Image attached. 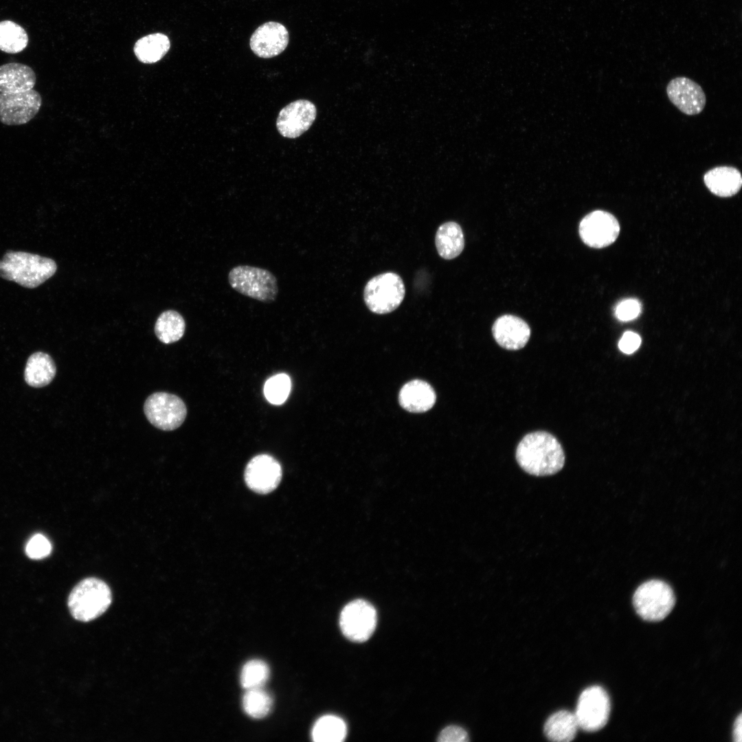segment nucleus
<instances>
[{
    "mask_svg": "<svg viewBox=\"0 0 742 742\" xmlns=\"http://www.w3.org/2000/svg\"><path fill=\"white\" fill-rule=\"evenodd\" d=\"M316 115V106L311 101L303 99L293 101L279 112L277 129L284 137H298L311 127Z\"/></svg>",
    "mask_w": 742,
    "mask_h": 742,
    "instance_id": "obj_12",
    "label": "nucleus"
},
{
    "mask_svg": "<svg viewBox=\"0 0 742 742\" xmlns=\"http://www.w3.org/2000/svg\"><path fill=\"white\" fill-rule=\"evenodd\" d=\"M640 343L641 339L638 334L628 331L624 333L621 337L618 346L623 352L631 354L639 348Z\"/></svg>",
    "mask_w": 742,
    "mask_h": 742,
    "instance_id": "obj_33",
    "label": "nucleus"
},
{
    "mask_svg": "<svg viewBox=\"0 0 742 742\" xmlns=\"http://www.w3.org/2000/svg\"><path fill=\"white\" fill-rule=\"evenodd\" d=\"M578 728L574 713L561 710L547 719L544 725V734L550 741L568 742L574 739Z\"/></svg>",
    "mask_w": 742,
    "mask_h": 742,
    "instance_id": "obj_22",
    "label": "nucleus"
},
{
    "mask_svg": "<svg viewBox=\"0 0 742 742\" xmlns=\"http://www.w3.org/2000/svg\"><path fill=\"white\" fill-rule=\"evenodd\" d=\"M170 48L168 38L160 33L147 35L137 41L134 52L137 58L144 63H153L168 52Z\"/></svg>",
    "mask_w": 742,
    "mask_h": 742,
    "instance_id": "obj_23",
    "label": "nucleus"
},
{
    "mask_svg": "<svg viewBox=\"0 0 742 742\" xmlns=\"http://www.w3.org/2000/svg\"><path fill=\"white\" fill-rule=\"evenodd\" d=\"M269 668L260 660H251L242 668L240 682L245 690L262 688L269 677Z\"/></svg>",
    "mask_w": 742,
    "mask_h": 742,
    "instance_id": "obj_28",
    "label": "nucleus"
},
{
    "mask_svg": "<svg viewBox=\"0 0 742 742\" xmlns=\"http://www.w3.org/2000/svg\"><path fill=\"white\" fill-rule=\"evenodd\" d=\"M28 43L26 31L16 23L5 20L0 21V50L8 54L22 52Z\"/></svg>",
    "mask_w": 742,
    "mask_h": 742,
    "instance_id": "obj_26",
    "label": "nucleus"
},
{
    "mask_svg": "<svg viewBox=\"0 0 742 742\" xmlns=\"http://www.w3.org/2000/svg\"><path fill=\"white\" fill-rule=\"evenodd\" d=\"M52 550L49 541L41 534H36L26 545L27 555L33 559H40L48 556Z\"/></svg>",
    "mask_w": 742,
    "mask_h": 742,
    "instance_id": "obj_30",
    "label": "nucleus"
},
{
    "mask_svg": "<svg viewBox=\"0 0 742 742\" xmlns=\"http://www.w3.org/2000/svg\"><path fill=\"white\" fill-rule=\"evenodd\" d=\"M742 737V715L737 717L733 728V739L735 742H741Z\"/></svg>",
    "mask_w": 742,
    "mask_h": 742,
    "instance_id": "obj_34",
    "label": "nucleus"
},
{
    "mask_svg": "<svg viewBox=\"0 0 742 742\" xmlns=\"http://www.w3.org/2000/svg\"><path fill=\"white\" fill-rule=\"evenodd\" d=\"M398 400L401 405L411 412H424L431 409L436 401L432 387L425 381L414 380L401 388Z\"/></svg>",
    "mask_w": 742,
    "mask_h": 742,
    "instance_id": "obj_19",
    "label": "nucleus"
},
{
    "mask_svg": "<svg viewBox=\"0 0 742 742\" xmlns=\"http://www.w3.org/2000/svg\"><path fill=\"white\" fill-rule=\"evenodd\" d=\"M641 311V305L636 299H627L618 304L616 308L617 318L622 322H628L636 318Z\"/></svg>",
    "mask_w": 742,
    "mask_h": 742,
    "instance_id": "obj_31",
    "label": "nucleus"
},
{
    "mask_svg": "<svg viewBox=\"0 0 742 742\" xmlns=\"http://www.w3.org/2000/svg\"><path fill=\"white\" fill-rule=\"evenodd\" d=\"M56 270L53 259L23 251L8 250L0 259V278L27 289L39 286Z\"/></svg>",
    "mask_w": 742,
    "mask_h": 742,
    "instance_id": "obj_2",
    "label": "nucleus"
},
{
    "mask_svg": "<svg viewBox=\"0 0 742 742\" xmlns=\"http://www.w3.org/2000/svg\"><path fill=\"white\" fill-rule=\"evenodd\" d=\"M377 616L373 605L363 599L348 603L341 610L339 626L348 640L363 642L372 635L376 626Z\"/></svg>",
    "mask_w": 742,
    "mask_h": 742,
    "instance_id": "obj_9",
    "label": "nucleus"
},
{
    "mask_svg": "<svg viewBox=\"0 0 742 742\" xmlns=\"http://www.w3.org/2000/svg\"><path fill=\"white\" fill-rule=\"evenodd\" d=\"M228 282L236 292L264 303L274 302L278 294L277 278L266 269L236 266L229 271Z\"/></svg>",
    "mask_w": 742,
    "mask_h": 742,
    "instance_id": "obj_4",
    "label": "nucleus"
},
{
    "mask_svg": "<svg viewBox=\"0 0 742 742\" xmlns=\"http://www.w3.org/2000/svg\"><path fill=\"white\" fill-rule=\"evenodd\" d=\"M610 708L609 697L603 688H587L581 693L574 712L578 728L587 732L600 730L608 721Z\"/></svg>",
    "mask_w": 742,
    "mask_h": 742,
    "instance_id": "obj_8",
    "label": "nucleus"
},
{
    "mask_svg": "<svg viewBox=\"0 0 742 742\" xmlns=\"http://www.w3.org/2000/svg\"><path fill=\"white\" fill-rule=\"evenodd\" d=\"M42 97L34 89L10 93H0V122L19 126L31 121L38 113Z\"/></svg>",
    "mask_w": 742,
    "mask_h": 742,
    "instance_id": "obj_10",
    "label": "nucleus"
},
{
    "mask_svg": "<svg viewBox=\"0 0 742 742\" xmlns=\"http://www.w3.org/2000/svg\"><path fill=\"white\" fill-rule=\"evenodd\" d=\"M579 236L582 241L593 248H603L611 245L620 233L616 217L603 210H595L587 214L580 222Z\"/></svg>",
    "mask_w": 742,
    "mask_h": 742,
    "instance_id": "obj_11",
    "label": "nucleus"
},
{
    "mask_svg": "<svg viewBox=\"0 0 742 742\" xmlns=\"http://www.w3.org/2000/svg\"><path fill=\"white\" fill-rule=\"evenodd\" d=\"M492 333L496 342L503 348L517 350L528 343L531 330L521 318L513 315L498 317L492 326Z\"/></svg>",
    "mask_w": 742,
    "mask_h": 742,
    "instance_id": "obj_16",
    "label": "nucleus"
},
{
    "mask_svg": "<svg viewBox=\"0 0 742 742\" xmlns=\"http://www.w3.org/2000/svg\"><path fill=\"white\" fill-rule=\"evenodd\" d=\"M469 741L468 734L464 729L457 726H449L444 728L438 737L440 742H466Z\"/></svg>",
    "mask_w": 742,
    "mask_h": 742,
    "instance_id": "obj_32",
    "label": "nucleus"
},
{
    "mask_svg": "<svg viewBox=\"0 0 742 742\" xmlns=\"http://www.w3.org/2000/svg\"><path fill=\"white\" fill-rule=\"evenodd\" d=\"M56 372V366L52 357L43 352H36L30 355L27 361L24 378L30 386L41 387L52 382Z\"/></svg>",
    "mask_w": 742,
    "mask_h": 742,
    "instance_id": "obj_21",
    "label": "nucleus"
},
{
    "mask_svg": "<svg viewBox=\"0 0 742 742\" xmlns=\"http://www.w3.org/2000/svg\"><path fill=\"white\" fill-rule=\"evenodd\" d=\"M36 82L34 70L19 63H9L0 66V93L23 92L32 89Z\"/></svg>",
    "mask_w": 742,
    "mask_h": 742,
    "instance_id": "obj_18",
    "label": "nucleus"
},
{
    "mask_svg": "<svg viewBox=\"0 0 742 742\" xmlns=\"http://www.w3.org/2000/svg\"><path fill=\"white\" fill-rule=\"evenodd\" d=\"M289 32L282 23L269 21L259 26L250 38V47L258 57L270 58L281 54L287 47Z\"/></svg>",
    "mask_w": 742,
    "mask_h": 742,
    "instance_id": "obj_15",
    "label": "nucleus"
},
{
    "mask_svg": "<svg viewBox=\"0 0 742 742\" xmlns=\"http://www.w3.org/2000/svg\"><path fill=\"white\" fill-rule=\"evenodd\" d=\"M144 414L155 427L172 431L179 427L187 415L183 400L177 395L158 392L150 394L144 405Z\"/></svg>",
    "mask_w": 742,
    "mask_h": 742,
    "instance_id": "obj_7",
    "label": "nucleus"
},
{
    "mask_svg": "<svg viewBox=\"0 0 742 742\" xmlns=\"http://www.w3.org/2000/svg\"><path fill=\"white\" fill-rule=\"evenodd\" d=\"M515 457L525 472L535 476L554 475L565 464L561 445L552 434L544 431L525 435L517 447Z\"/></svg>",
    "mask_w": 742,
    "mask_h": 742,
    "instance_id": "obj_1",
    "label": "nucleus"
},
{
    "mask_svg": "<svg viewBox=\"0 0 742 742\" xmlns=\"http://www.w3.org/2000/svg\"><path fill=\"white\" fill-rule=\"evenodd\" d=\"M291 388L290 377L284 373L270 377L265 383L264 394L273 405H281L288 398Z\"/></svg>",
    "mask_w": 742,
    "mask_h": 742,
    "instance_id": "obj_29",
    "label": "nucleus"
},
{
    "mask_svg": "<svg viewBox=\"0 0 742 742\" xmlns=\"http://www.w3.org/2000/svg\"><path fill=\"white\" fill-rule=\"evenodd\" d=\"M244 711L249 717L261 719L267 716L273 706L271 695L262 688L246 690L243 697Z\"/></svg>",
    "mask_w": 742,
    "mask_h": 742,
    "instance_id": "obj_27",
    "label": "nucleus"
},
{
    "mask_svg": "<svg viewBox=\"0 0 742 742\" xmlns=\"http://www.w3.org/2000/svg\"><path fill=\"white\" fill-rule=\"evenodd\" d=\"M346 732L343 719L334 715H325L315 723L311 737L316 742H340L345 739Z\"/></svg>",
    "mask_w": 742,
    "mask_h": 742,
    "instance_id": "obj_25",
    "label": "nucleus"
},
{
    "mask_svg": "<svg viewBox=\"0 0 742 742\" xmlns=\"http://www.w3.org/2000/svg\"><path fill=\"white\" fill-rule=\"evenodd\" d=\"M435 245L441 258L452 260L458 257L464 247V238L460 225L454 221L441 224L436 233Z\"/></svg>",
    "mask_w": 742,
    "mask_h": 742,
    "instance_id": "obj_20",
    "label": "nucleus"
},
{
    "mask_svg": "<svg viewBox=\"0 0 742 742\" xmlns=\"http://www.w3.org/2000/svg\"><path fill=\"white\" fill-rule=\"evenodd\" d=\"M186 323L183 317L177 311H166L157 318L155 333L160 341L169 344L179 341L183 335Z\"/></svg>",
    "mask_w": 742,
    "mask_h": 742,
    "instance_id": "obj_24",
    "label": "nucleus"
},
{
    "mask_svg": "<svg viewBox=\"0 0 742 742\" xmlns=\"http://www.w3.org/2000/svg\"><path fill=\"white\" fill-rule=\"evenodd\" d=\"M675 597L672 588L660 580H650L635 591L633 604L642 619L656 622L664 619L672 611Z\"/></svg>",
    "mask_w": 742,
    "mask_h": 742,
    "instance_id": "obj_6",
    "label": "nucleus"
},
{
    "mask_svg": "<svg viewBox=\"0 0 742 742\" xmlns=\"http://www.w3.org/2000/svg\"><path fill=\"white\" fill-rule=\"evenodd\" d=\"M112 600L109 587L103 581L91 577L82 580L70 592L67 605L76 620L89 622L101 616Z\"/></svg>",
    "mask_w": 742,
    "mask_h": 742,
    "instance_id": "obj_3",
    "label": "nucleus"
},
{
    "mask_svg": "<svg viewBox=\"0 0 742 742\" xmlns=\"http://www.w3.org/2000/svg\"><path fill=\"white\" fill-rule=\"evenodd\" d=\"M670 101L682 113L693 115L705 107L706 95L699 85L686 77L672 79L666 87Z\"/></svg>",
    "mask_w": 742,
    "mask_h": 742,
    "instance_id": "obj_14",
    "label": "nucleus"
},
{
    "mask_svg": "<svg viewBox=\"0 0 742 742\" xmlns=\"http://www.w3.org/2000/svg\"><path fill=\"white\" fill-rule=\"evenodd\" d=\"M704 181L707 188L715 195L730 197L741 188V172L732 166L715 167L705 173Z\"/></svg>",
    "mask_w": 742,
    "mask_h": 742,
    "instance_id": "obj_17",
    "label": "nucleus"
},
{
    "mask_svg": "<svg viewBox=\"0 0 742 742\" xmlns=\"http://www.w3.org/2000/svg\"><path fill=\"white\" fill-rule=\"evenodd\" d=\"M282 477L280 463L272 456L260 454L253 458L245 471V480L252 491L265 494L273 491Z\"/></svg>",
    "mask_w": 742,
    "mask_h": 742,
    "instance_id": "obj_13",
    "label": "nucleus"
},
{
    "mask_svg": "<svg viewBox=\"0 0 742 742\" xmlns=\"http://www.w3.org/2000/svg\"><path fill=\"white\" fill-rule=\"evenodd\" d=\"M405 295L401 277L394 272H385L372 278L363 290V300L368 309L376 314H387L395 311Z\"/></svg>",
    "mask_w": 742,
    "mask_h": 742,
    "instance_id": "obj_5",
    "label": "nucleus"
}]
</instances>
